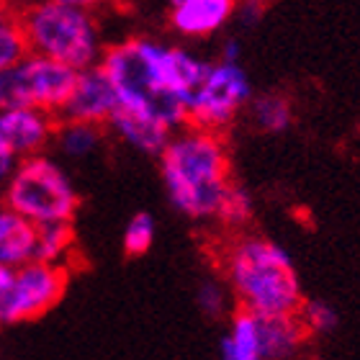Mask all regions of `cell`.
Masks as SVG:
<instances>
[{
	"instance_id": "6da1fadb",
	"label": "cell",
	"mask_w": 360,
	"mask_h": 360,
	"mask_svg": "<svg viewBox=\"0 0 360 360\" xmlns=\"http://www.w3.org/2000/svg\"><path fill=\"white\" fill-rule=\"evenodd\" d=\"M219 273L237 309L260 319L296 316L307 301L291 255L263 234H232L219 252Z\"/></svg>"
},
{
	"instance_id": "7a4b0ae2",
	"label": "cell",
	"mask_w": 360,
	"mask_h": 360,
	"mask_svg": "<svg viewBox=\"0 0 360 360\" xmlns=\"http://www.w3.org/2000/svg\"><path fill=\"white\" fill-rule=\"evenodd\" d=\"M160 178L178 214L193 221H217L234 186L224 136L198 127L175 131L160 155Z\"/></svg>"
},
{
	"instance_id": "3957f363",
	"label": "cell",
	"mask_w": 360,
	"mask_h": 360,
	"mask_svg": "<svg viewBox=\"0 0 360 360\" xmlns=\"http://www.w3.org/2000/svg\"><path fill=\"white\" fill-rule=\"evenodd\" d=\"M165 54L167 44L158 39L129 37L105 49L101 70L111 80L119 111L180 131L188 127V113L167 83Z\"/></svg>"
},
{
	"instance_id": "277c9868",
	"label": "cell",
	"mask_w": 360,
	"mask_h": 360,
	"mask_svg": "<svg viewBox=\"0 0 360 360\" xmlns=\"http://www.w3.org/2000/svg\"><path fill=\"white\" fill-rule=\"evenodd\" d=\"M29 52L85 72L101 65L103 44L96 13L75 0H46L21 13Z\"/></svg>"
},
{
	"instance_id": "5b68a950",
	"label": "cell",
	"mask_w": 360,
	"mask_h": 360,
	"mask_svg": "<svg viewBox=\"0 0 360 360\" xmlns=\"http://www.w3.org/2000/svg\"><path fill=\"white\" fill-rule=\"evenodd\" d=\"M0 201L34 226L72 224L80 209V193L57 160L37 155L15 165Z\"/></svg>"
},
{
	"instance_id": "8992f818",
	"label": "cell",
	"mask_w": 360,
	"mask_h": 360,
	"mask_svg": "<svg viewBox=\"0 0 360 360\" xmlns=\"http://www.w3.org/2000/svg\"><path fill=\"white\" fill-rule=\"evenodd\" d=\"M75 70L60 62L29 54L15 68L0 75V111L3 108H37L60 119L77 83Z\"/></svg>"
},
{
	"instance_id": "52a82bcc",
	"label": "cell",
	"mask_w": 360,
	"mask_h": 360,
	"mask_svg": "<svg viewBox=\"0 0 360 360\" xmlns=\"http://www.w3.org/2000/svg\"><path fill=\"white\" fill-rule=\"evenodd\" d=\"M68 291V268L49 263H31L13 268L0 285V327L34 322L54 309Z\"/></svg>"
},
{
	"instance_id": "ba28073f",
	"label": "cell",
	"mask_w": 360,
	"mask_h": 360,
	"mask_svg": "<svg viewBox=\"0 0 360 360\" xmlns=\"http://www.w3.org/2000/svg\"><path fill=\"white\" fill-rule=\"evenodd\" d=\"M248 70L229 62H211L206 80L188 103V127L221 134L252 101Z\"/></svg>"
},
{
	"instance_id": "9c48e42d",
	"label": "cell",
	"mask_w": 360,
	"mask_h": 360,
	"mask_svg": "<svg viewBox=\"0 0 360 360\" xmlns=\"http://www.w3.org/2000/svg\"><path fill=\"white\" fill-rule=\"evenodd\" d=\"M60 119L37 108H3L0 111V144L18 162L44 155L57 136Z\"/></svg>"
},
{
	"instance_id": "30bf717a",
	"label": "cell",
	"mask_w": 360,
	"mask_h": 360,
	"mask_svg": "<svg viewBox=\"0 0 360 360\" xmlns=\"http://www.w3.org/2000/svg\"><path fill=\"white\" fill-rule=\"evenodd\" d=\"M119 111V101L113 93L111 80L105 77L101 65L77 75L75 90L60 113V121H75L90 127H108Z\"/></svg>"
},
{
	"instance_id": "8fae6325",
	"label": "cell",
	"mask_w": 360,
	"mask_h": 360,
	"mask_svg": "<svg viewBox=\"0 0 360 360\" xmlns=\"http://www.w3.org/2000/svg\"><path fill=\"white\" fill-rule=\"evenodd\" d=\"M237 13L232 0H175L170 3L167 21L175 34L186 39L214 37Z\"/></svg>"
},
{
	"instance_id": "7c38bea8",
	"label": "cell",
	"mask_w": 360,
	"mask_h": 360,
	"mask_svg": "<svg viewBox=\"0 0 360 360\" xmlns=\"http://www.w3.org/2000/svg\"><path fill=\"white\" fill-rule=\"evenodd\" d=\"M39 226L0 201V268H21L37 260Z\"/></svg>"
},
{
	"instance_id": "4fadbf2b",
	"label": "cell",
	"mask_w": 360,
	"mask_h": 360,
	"mask_svg": "<svg viewBox=\"0 0 360 360\" xmlns=\"http://www.w3.org/2000/svg\"><path fill=\"white\" fill-rule=\"evenodd\" d=\"M219 360H265L260 316L234 309L219 342Z\"/></svg>"
},
{
	"instance_id": "5bb4252c",
	"label": "cell",
	"mask_w": 360,
	"mask_h": 360,
	"mask_svg": "<svg viewBox=\"0 0 360 360\" xmlns=\"http://www.w3.org/2000/svg\"><path fill=\"white\" fill-rule=\"evenodd\" d=\"M108 127H111L131 150L142 152V155H150V158H160L175 134V131H170V129L162 127V124H155V121H150V119H139V116H131V113H124V111H116V116L111 119Z\"/></svg>"
},
{
	"instance_id": "9a60e30c",
	"label": "cell",
	"mask_w": 360,
	"mask_h": 360,
	"mask_svg": "<svg viewBox=\"0 0 360 360\" xmlns=\"http://www.w3.org/2000/svg\"><path fill=\"white\" fill-rule=\"evenodd\" d=\"M263 322L265 360H301L309 332L304 330L299 316H276Z\"/></svg>"
},
{
	"instance_id": "2e32d148",
	"label": "cell",
	"mask_w": 360,
	"mask_h": 360,
	"mask_svg": "<svg viewBox=\"0 0 360 360\" xmlns=\"http://www.w3.org/2000/svg\"><path fill=\"white\" fill-rule=\"evenodd\" d=\"M248 111H250V121L263 134H281V131H285L293 124L291 101H288V96L276 93V90L255 96L250 101Z\"/></svg>"
},
{
	"instance_id": "e0dca14e",
	"label": "cell",
	"mask_w": 360,
	"mask_h": 360,
	"mask_svg": "<svg viewBox=\"0 0 360 360\" xmlns=\"http://www.w3.org/2000/svg\"><path fill=\"white\" fill-rule=\"evenodd\" d=\"M103 142V129L90 124H75V121H60L54 144L65 158L80 160L90 158Z\"/></svg>"
},
{
	"instance_id": "ac0fdd59",
	"label": "cell",
	"mask_w": 360,
	"mask_h": 360,
	"mask_svg": "<svg viewBox=\"0 0 360 360\" xmlns=\"http://www.w3.org/2000/svg\"><path fill=\"white\" fill-rule=\"evenodd\" d=\"M29 41L23 31L21 13L0 8V75L29 57Z\"/></svg>"
},
{
	"instance_id": "d6986e66",
	"label": "cell",
	"mask_w": 360,
	"mask_h": 360,
	"mask_svg": "<svg viewBox=\"0 0 360 360\" xmlns=\"http://www.w3.org/2000/svg\"><path fill=\"white\" fill-rule=\"evenodd\" d=\"M75 250V226L72 224H49L39 226L37 260L49 265H65Z\"/></svg>"
},
{
	"instance_id": "ffe728a7",
	"label": "cell",
	"mask_w": 360,
	"mask_h": 360,
	"mask_svg": "<svg viewBox=\"0 0 360 360\" xmlns=\"http://www.w3.org/2000/svg\"><path fill=\"white\" fill-rule=\"evenodd\" d=\"M255 214V203H252V195H250L248 188H242L240 183H234L226 193L224 203H221V211H219L217 224H221L224 229H232V232L240 234L245 229V224H250V219Z\"/></svg>"
},
{
	"instance_id": "44dd1931",
	"label": "cell",
	"mask_w": 360,
	"mask_h": 360,
	"mask_svg": "<svg viewBox=\"0 0 360 360\" xmlns=\"http://www.w3.org/2000/svg\"><path fill=\"white\" fill-rule=\"evenodd\" d=\"M155 219L147 211H136L134 217L127 221V229H124V240H121V248L129 257H139L147 255L155 242Z\"/></svg>"
},
{
	"instance_id": "7402d4cb",
	"label": "cell",
	"mask_w": 360,
	"mask_h": 360,
	"mask_svg": "<svg viewBox=\"0 0 360 360\" xmlns=\"http://www.w3.org/2000/svg\"><path fill=\"white\" fill-rule=\"evenodd\" d=\"M296 316L301 319L304 330L309 332V338H311V335H330V332H335V327H338V322H340L338 311L322 299H307L301 304Z\"/></svg>"
},
{
	"instance_id": "603a6c76",
	"label": "cell",
	"mask_w": 360,
	"mask_h": 360,
	"mask_svg": "<svg viewBox=\"0 0 360 360\" xmlns=\"http://www.w3.org/2000/svg\"><path fill=\"white\" fill-rule=\"evenodd\" d=\"M229 299L232 293L226 288V283L221 278H203L198 291H195V301H198V309L209 319H219V316L226 314V307H229Z\"/></svg>"
},
{
	"instance_id": "cb8c5ba5",
	"label": "cell",
	"mask_w": 360,
	"mask_h": 360,
	"mask_svg": "<svg viewBox=\"0 0 360 360\" xmlns=\"http://www.w3.org/2000/svg\"><path fill=\"white\" fill-rule=\"evenodd\" d=\"M15 165H18V160L0 144V195H3V191H6L8 180H11V175H13Z\"/></svg>"
},
{
	"instance_id": "d4e9b609",
	"label": "cell",
	"mask_w": 360,
	"mask_h": 360,
	"mask_svg": "<svg viewBox=\"0 0 360 360\" xmlns=\"http://www.w3.org/2000/svg\"><path fill=\"white\" fill-rule=\"evenodd\" d=\"M221 62H229V65H240V41L234 37H229L221 46Z\"/></svg>"
},
{
	"instance_id": "484cf974",
	"label": "cell",
	"mask_w": 360,
	"mask_h": 360,
	"mask_svg": "<svg viewBox=\"0 0 360 360\" xmlns=\"http://www.w3.org/2000/svg\"><path fill=\"white\" fill-rule=\"evenodd\" d=\"M301 360H316V358H301Z\"/></svg>"
},
{
	"instance_id": "4316f807",
	"label": "cell",
	"mask_w": 360,
	"mask_h": 360,
	"mask_svg": "<svg viewBox=\"0 0 360 360\" xmlns=\"http://www.w3.org/2000/svg\"><path fill=\"white\" fill-rule=\"evenodd\" d=\"M0 8H3V6H0Z\"/></svg>"
}]
</instances>
